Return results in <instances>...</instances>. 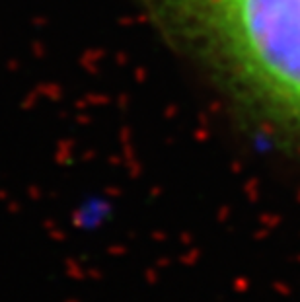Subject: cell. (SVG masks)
I'll return each mask as SVG.
<instances>
[{
  "instance_id": "6da1fadb",
  "label": "cell",
  "mask_w": 300,
  "mask_h": 302,
  "mask_svg": "<svg viewBox=\"0 0 300 302\" xmlns=\"http://www.w3.org/2000/svg\"><path fill=\"white\" fill-rule=\"evenodd\" d=\"M164 27L300 131V0H146Z\"/></svg>"
}]
</instances>
